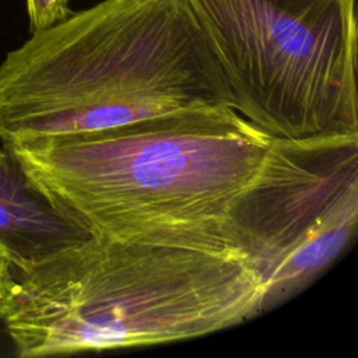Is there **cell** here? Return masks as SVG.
Listing matches in <instances>:
<instances>
[{
  "label": "cell",
  "mask_w": 358,
  "mask_h": 358,
  "mask_svg": "<svg viewBox=\"0 0 358 358\" xmlns=\"http://www.w3.org/2000/svg\"><path fill=\"white\" fill-rule=\"evenodd\" d=\"M270 140L235 109L208 106L4 147L88 236L242 260L227 215Z\"/></svg>",
  "instance_id": "cell-1"
},
{
  "label": "cell",
  "mask_w": 358,
  "mask_h": 358,
  "mask_svg": "<svg viewBox=\"0 0 358 358\" xmlns=\"http://www.w3.org/2000/svg\"><path fill=\"white\" fill-rule=\"evenodd\" d=\"M208 106L232 108L229 90L179 0H102L0 64L3 145Z\"/></svg>",
  "instance_id": "cell-2"
},
{
  "label": "cell",
  "mask_w": 358,
  "mask_h": 358,
  "mask_svg": "<svg viewBox=\"0 0 358 358\" xmlns=\"http://www.w3.org/2000/svg\"><path fill=\"white\" fill-rule=\"evenodd\" d=\"M3 320L22 358L158 345L263 313L239 259L88 236L25 270Z\"/></svg>",
  "instance_id": "cell-3"
},
{
  "label": "cell",
  "mask_w": 358,
  "mask_h": 358,
  "mask_svg": "<svg viewBox=\"0 0 358 358\" xmlns=\"http://www.w3.org/2000/svg\"><path fill=\"white\" fill-rule=\"evenodd\" d=\"M270 137L358 133L355 0H179Z\"/></svg>",
  "instance_id": "cell-4"
},
{
  "label": "cell",
  "mask_w": 358,
  "mask_h": 358,
  "mask_svg": "<svg viewBox=\"0 0 358 358\" xmlns=\"http://www.w3.org/2000/svg\"><path fill=\"white\" fill-rule=\"evenodd\" d=\"M358 224V133L271 137L227 215V235L263 289V313L322 275Z\"/></svg>",
  "instance_id": "cell-5"
},
{
  "label": "cell",
  "mask_w": 358,
  "mask_h": 358,
  "mask_svg": "<svg viewBox=\"0 0 358 358\" xmlns=\"http://www.w3.org/2000/svg\"><path fill=\"white\" fill-rule=\"evenodd\" d=\"M88 238L63 218L36 187L17 157L0 148V250L14 270Z\"/></svg>",
  "instance_id": "cell-6"
},
{
  "label": "cell",
  "mask_w": 358,
  "mask_h": 358,
  "mask_svg": "<svg viewBox=\"0 0 358 358\" xmlns=\"http://www.w3.org/2000/svg\"><path fill=\"white\" fill-rule=\"evenodd\" d=\"M27 11L31 34L49 28L73 13L69 0H27Z\"/></svg>",
  "instance_id": "cell-7"
},
{
  "label": "cell",
  "mask_w": 358,
  "mask_h": 358,
  "mask_svg": "<svg viewBox=\"0 0 358 358\" xmlns=\"http://www.w3.org/2000/svg\"><path fill=\"white\" fill-rule=\"evenodd\" d=\"M13 266L0 250V319L6 313L8 303L11 301V295L15 289V274L13 271Z\"/></svg>",
  "instance_id": "cell-8"
}]
</instances>
